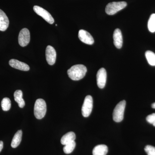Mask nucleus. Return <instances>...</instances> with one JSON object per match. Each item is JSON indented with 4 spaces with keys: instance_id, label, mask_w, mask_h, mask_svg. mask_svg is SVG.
Segmentation results:
<instances>
[{
    "instance_id": "obj_9",
    "label": "nucleus",
    "mask_w": 155,
    "mask_h": 155,
    "mask_svg": "<svg viewBox=\"0 0 155 155\" xmlns=\"http://www.w3.org/2000/svg\"><path fill=\"white\" fill-rule=\"evenodd\" d=\"M46 58L48 64L50 65H53L55 63L56 60V52L52 46L48 45L46 49Z\"/></svg>"
},
{
    "instance_id": "obj_13",
    "label": "nucleus",
    "mask_w": 155,
    "mask_h": 155,
    "mask_svg": "<svg viewBox=\"0 0 155 155\" xmlns=\"http://www.w3.org/2000/svg\"><path fill=\"white\" fill-rule=\"evenodd\" d=\"M9 20L5 13L0 9V31H5L8 27Z\"/></svg>"
},
{
    "instance_id": "obj_1",
    "label": "nucleus",
    "mask_w": 155,
    "mask_h": 155,
    "mask_svg": "<svg viewBox=\"0 0 155 155\" xmlns=\"http://www.w3.org/2000/svg\"><path fill=\"white\" fill-rule=\"evenodd\" d=\"M87 69L82 64H77L71 67L67 71L69 77L72 80L78 81L83 78L86 75Z\"/></svg>"
},
{
    "instance_id": "obj_2",
    "label": "nucleus",
    "mask_w": 155,
    "mask_h": 155,
    "mask_svg": "<svg viewBox=\"0 0 155 155\" xmlns=\"http://www.w3.org/2000/svg\"><path fill=\"white\" fill-rule=\"evenodd\" d=\"M47 111V105L45 101L42 99H38L35 104L34 112L36 119H41L43 118Z\"/></svg>"
},
{
    "instance_id": "obj_18",
    "label": "nucleus",
    "mask_w": 155,
    "mask_h": 155,
    "mask_svg": "<svg viewBox=\"0 0 155 155\" xmlns=\"http://www.w3.org/2000/svg\"><path fill=\"white\" fill-rule=\"evenodd\" d=\"M145 56L148 63L151 66H155V54L153 51H147L146 52Z\"/></svg>"
},
{
    "instance_id": "obj_25",
    "label": "nucleus",
    "mask_w": 155,
    "mask_h": 155,
    "mask_svg": "<svg viewBox=\"0 0 155 155\" xmlns=\"http://www.w3.org/2000/svg\"><path fill=\"white\" fill-rule=\"evenodd\" d=\"M152 107L153 108V109H155V103H154L153 104H152Z\"/></svg>"
},
{
    "instance_id": "obj_20",
    "label": "nucleus",
    "mask_w": 155,
    "mask_h": 155,
    "mask_svg": "<svg viewBox=\"0 0 155 155\" xmlns=\"http://www.w3.org/2000/svg\"><path fill=\"white\" fill-rule=\"evenodd\" d=\"M2 109L5 111H8L11 108V101L8 97H5L2 100L1 103Z\"/></svg>"
},
{
    "instance_id": "obj_22",
    "label": "nucleus",
    "mask_w": 155,
    "mask_h": 155,
    "mask_svg": "<svg viewBox=\"0 0 155 155\" xmlns=\"http://www.w3.org/2000/svg\"><path fill=\"white\" fill-rule=\"evenodd\" d=\"M147 155H155V147L151 145H147L144 148Z\"/></svg>"
},
{
    "instance_id": "obj_12",
    "label": "nucleus",
    "mask_w": 155,
    "mask_h": 155,
    "mask_svg": "<svg viewBox=\"0 0 155 155\" xmlns=\"http://www.w3.org/2000/svg\"><path fill=\"white\" fill-rule=\"evenodd\" d=\"M113 38L114 44L116 47L118 49L121 48L123 44V38L122 32L119 28H116L114 31Z\"/></svg>"
},
{
    "instance_id": "obj_26",
    "label": "nucleus",
    "mask_w": 155,
    "mask_h": 155,
    "mask_svg": "<svg viewBox=\"0 0 155 155\" xmlns=\"http://www.w3.org/2000/svg\"><path fill=\"white\" fill-rule=\"evenodd\" d=\"M153 126H155V120L154 122L153 123Z\"/></svg>"
},
{
    "instance_id": "obj_24",
    "label": "nucleus",
    "mask_w": 155,
    "mask_h": 155,
    "mask_svg": "<svg viewBox=\"0 0 155 155\" xmlns=\"http://www.w3.org/2000/svg\"><path fill=\"white\" fill-rule=\"evenodd\" d=\"M3 148V141H0V152L2 151V150Z\"/></svg>"
},
{
    "instance_id": "obj_8",
    "label": "nucleus",
    "mask_w": 155,
    "mask_h": 155,
    "mask_svg": "<svg viewBox=\"0 0 155 155\" xmlns=\"http://www.w3.org/2000/svg\"><path fill=\"white\" fill-rule=\"evenodd\" d=\"M107 78L106 69L104 68L100 69L97 74V84L100 88L102 89L105 86Z\"/></svg>"
},
{
    "instance_id": "obj_15",
    "label": "nucleus",
    "mask_w": 155,
    "mask_h": 155,
    "mask_svg": "<svg viewBox=\"0 0 155 155\" xmlns=\"http://www.w3.org/2000/svg\"><path fill=\"white\" fill-rule=\"evenodd\" d=\"M108 151V147L105 145H98L93 150V155H106Z\"/></svg>"
},
{
    "instance_id": "obj_19",
    "label": "nucleus",
    "mask_w": 155,
    "mask_h": 155,
    "mask_svg": "<svg viewBox=\"0 0 155 155\" xmlns=\"http://www.w3.org/2000/svg\"><path fill=\"white\" fill-rule=\"evenodd\" d=\"M148 28L151 32H155V14L151 15L148 22Z\"/></svg>"
},
{
    "instance_id": "obj_21",
    "label": "nucleus",
    "mask_w": 155,
    "mask_h": 155,
    "mask_svg": "<svg viewBox=\"0 0 155 155\" xmlns=\"http://www.w3.org/2000/svg\"><path fill=\"white\" fill-rule=\"evenodd\" d=\"M76 143L75 141L71 142L68 144L65 145L64 147V151L66 154H70L73 152L75 149Z\"/></svg>"
},
{
    "instance_id": "obj_14",
    "label": "nucleus",
    "mask_w": 155,
    "mask_h": 155,
    "mask_svg": "<svg viewBox=\"0 0 155 155\" xmlns=\"http://www.w3.org/2000/svg\"><path fill=\"white\" fill-rule=\"evenodd\" d=\"M76 136L75 133L72 131L68 132L62 137L61 139V144L65 145L71 142L75 141Z\"/></svg>"
},
{
    "instance_id": "obj_23",
    "label": "nucleus",
    "mask_w": 155,
    "mask_h": 155,
    "mask_svg": "<svg viewBox=\"0 0 155 155\" xmlns=\"http://www.w3.org/2000/svg\"><path fill=\"white\" fill-rule=\"evenodd\" d=\"M146 120L150 124H153L155 120V113L147 116Z\"/></svg>"
},
{
    "instance_id": "obj_11",
    "label": "nucleus",
    "mask_w": 155,
    "mask_h": 155,
    "mask_svg": "<svg viewBox=\"0 0 155 155\" xmlns=\"http://www.w3.org/2000/svg\"><path fill=\"white\" fill-rule=\"evenodd\" d=\"M9 63L11 67L22 71H27L30 69L29 66L27 64L16 59H11L9 61Z\"/></svg>"
},
{
    "instance_id": "obj_5",
    "label": "nucleus",
    "mask_w": 155,
    "mask_h": 155,
    "mask_svg": "<svg viewBox=\"0 0 155 155\" xmlns=\"http://www.w3.org/2000/svg\"><path fill=\"white\" fill-rule=\"evenodd\" d=\"M93 105V100L92 97L87 95L85 97L82 105L81 112L82 116L84 117H87L91 114Z\"/></svg>"
},
{
    "instance_id": "obj_17",
    "label": "nucleus",
    "mask_w": 155,
    "mask_h": 155,
    "mask_svg": "<svg viewBox=\"0 0 155 155\" xmlns=\"http://www.w3.org/2000/svg\"><path fill=\"white\" fill-rule=\"evenodd\" d=\"M22 134L21 130H18L15 134L11 142V146L12 147L15 148L19 145L22 140Z\"/></svg>"
},
{
    "instance_id": "obj_4",
    "label": "nucleus",
    "mask_w": 155,
    "mask_h": 155,
    "mask_svg": "<svg viewBox=\"0 0 155 155\" xmlns=\"http://www.w3.org/2000/svg\"><path fill=\"white\" fill-rule=\"evenodd\" d=\"M125 106L126 101L125 100L117 104L113 113V119L115 122H119L122 121L124 118Z\"/></svg>"
},
{
    "instance_id": "obj_7",
    "label": "nucleus",
    "mask_w": 155,
    "mask_h": 155,
    "mask_svg": "<svg viewBox=\"0 0 155 155\" xmlns=\"http://www.w3.org/2000/svg\"><path fill=\"white\" fill-rule=\"evenodd\" d=\"M30 40L29 31L26 28H24L20 31L18 36L19 45L22 47L26 46L29 44Z\"/></svg>"
},
{
    "instance_id": "obj_6",
    "label": "nucleus",
    "mask_w": 155,
    "mask_h": 155,
    "mask_svg": "<svg viewBox=\"0 0 155 155\" xmlns=\"http://www.w3.org/2000/svg\"><path fill=\"white\" fill-rule=\"evenodd\" d=\"M33 10L39 16L42 17L44 19L50 24H52L54 22V18L51 14L46 10L38 6H34Z\"/></svg>"
},
{
    "instance_id": "obj_10",
    "label": "nucleus",
    "mask_w": 155,
    "mask_h": 155,
    "mask_svg": "<svg viewBox=\"0 0 155 155\" xmlns=\"http://www.w3.org/2000/svg\"><path fill=\"white\" fill-rule=\"evenodd\" d=\"M78 38L81 41L86 44L92 45L94 43V39L91 35L86 31L81 29L78 32Z\"/></svg>"
},
{
    "instance_id": "obj_16",
    "label": "nucleus",
    "mask_w": 155,
    "mask_h": 155,
    "mask_svg": "<svg viewBox=\"0 0 155 155\" xmlns=\"http://www.w3.org/2000/svg\"><path fill=\"white\" fill-rule=\"evenodd\" d=\"M14 98L15 101L18 103V106L20 108L24 107L25 105V101L22 98V92L20 90L15 91L14 93Z\"/></svg>"
},
{
    "instance_id": "obj_3",
    "label": "nucleus",
    "mask_w": 155,
    "mask_h": 155,
    "mask_svg": "<svg viewBox=\"0 0 155 155\" xmlns=\"http://www.w3.org/2000/svg\"><path fill=\"white\" fill-rule=\"evenodd\" d=\"M127 5V3L125 2H113L109 3L106 7V13L109 15H114L125 8Z\"/></svg>"
}]
</instances>
